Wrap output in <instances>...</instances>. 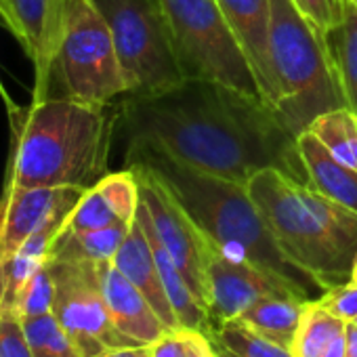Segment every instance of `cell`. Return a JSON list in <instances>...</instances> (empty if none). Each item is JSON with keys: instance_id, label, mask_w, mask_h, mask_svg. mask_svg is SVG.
<instances>
[{"instance_id": "obj_1", "label": "cell", "mask_w": 357, "mask_h": 357, "mask_svg": "<svg viewBox=\"0 0 357 357\" xmlns=\"http://www.w3.org/2000/svg\"><path fill=\"white\" fill-rule=\"evenodd\" d=\"M124 160L158 151L190 168L248 183L278 168L309 185L296 135L259 95L204 78H185L162 93H126L116 103Z\"/></svg>"}, {"instance_id": "obj_2", "label": "cell", "mask_w": 357, "mask_h": 357, "mask_svg": "<svg viewBox=\"0 0 357 357\" xmlns=\"http://www.w3.org/2000/svg\"><path fill=\"white\" fill-rule=\"evenodd\" d=\"M47 97L9 116L5 185L91 190L107 174L116 109Z\"/></svg>"}, {"instance_id": "obj_3", "label": "cell", "mask_w": 357, "mask_h": 357, "mask_svg": "<svg viewBox=\"0 0 357 357\" xmlns=\"http://www.w3.org/2000/svg\"><path fill=\"white\" fill-rule=\"evenodd\" d=\"M124 164L149 168L185 208L213 250L286 280L309 301L324 292L284 255L246 183L190 168L158 151H139Z\"/></svg>"}, {"instance_id": "obj_4", "label": "cell", "mask_w": 357, "mask_h": 357, "mask_svg": "<svg viewBox=\"0 0 357 357\" xmlns=\"http://www.w3.org/2000/svg\"><path fill=\"white\" fill-rule=\"evenodd\" d=\"M246 188L284 255L324 292L351 282L357 259L355 213L278 168L257 172Z\"/></svg>"}, {"instance_id": "obj_5", "label": "cell", "mask_w": 357, "mask_h": 357, "mask_svg": "<svg viewBox=\"0 0 357 357\" xmlns=\"http://www.w3.org/2000/svg\"><path fill=\"white\" fill-rule=\"evenodd\" d=\"M271 66L275 112L296 137L319 114L347 105L326 34L292 0H271Z\"/></svg>"}, {"instance_id": "obj_6", "label": "cell", "mask_w": 357, "mask_h": 357, "mask_svg": "<svg viewBox=\"0 0 357 357\" xmlns=\"http://www.w3.org/2000/svg\"><path fill=\"white\" fill-rule=\"evenodd\" d=\"M53 84L57 97L89 105H112L128 93L109 26L93 0H66L49 93Z\"/></svg>"}, {"instance_id": "obj_7", "label": "cell", "mask_w": 357, "mask_h": 357, "mask_svg": "<svg viewBox=\"0 0 357 357\" xmlns=\"http://www.w3.org/2000/svg\"><path fill=\"white\" fill-rule=\"evenodd\" d=\"M109 26L132 95L162 93L188 76L181 68L162 0H93Z\"/></svg>"}, {"instance_id": "obj_8", "label": "cell", "mask_w": 357, "mask_h": 357, "mask_svg": "<svg viewBox=\"0 0 357 357\" xmlns=\"http://www.w3.org/2000/svg\"><path fill=\"white\" fill-rule=\"evenodd\" d=\"M162 7L188 78H204L263 97L217 0H162Z\"/></svg>"}, {"instance_id": "obj_9", "label": "cell", "mask_w": 357, "mask_h": 357, "mask_svg": "<svg viewBox=\"0 0 357 357\" xmlns=\"http://www.w3.org/2000/svg\"><path fill=\"white\" fill-rule=\"evenodd\" d=\"M49 269L55 284L53 315L70 334L82 357L132 344L112 324L101 292L99 263L49 261Z\"/></svg>"}, {"instance_id": "obj_10", "label": "cell", "mask_w": 357, "mask_h": 357, "mask_svg": "<svg viewBox=\"0 0 357 357\" xmlns=\"http://www.w3.org/2000/svg\"><path fill=\"white\" fill-rule=\"evenodd\" d=\"M141 183V208L155 234V238L170 252L178 269L183 271L188 284L196 292L198 301L206 307V263L211 246L185 208L178 204L172 192L160 178L141 164H130Z\"/></svg>"}, {"instance_id": "obj_11", "label": "cell", "mask_w": 357, "mask_h": 357, "mask_svg": "<svg viewBox=\"0 0 357 357\" xmlns=\"http://www.w3.org/2000/svg\"><path fill=\"white\" fill-rule=\"evenodd\" d=\"M206 305L213 321V330L229 319H236L242 311L267 296H294L309 301L286 280L246 261H234L221 252H208L206 263Z\"/></svg>"}, {"instance_id": "obj_12", "label": "cell", "mask_w": 357, "mask_h": 357, "mask_svg": "<svg viewBox=\"0 0 357 357\" xmlns=\"http://www.w3.org/2000/svg\"><path fill=\"white\" fill-rule=\"evenodd\" d=\"M86 190L80 188H20L5 185L0 198V261L51 223L68 221Z\"/></svg>"}, {"instance_id": "obj_13", "label": "cell", "mask_w": 357, "mask_h": 357, "mask_svg": "<svg viewBox=\"0 0 357 357\" xmlns=\"http://www.w3.org/2000/svg\"><path fill=\"white\" fill-rule=\"evenodd\" d=\"M66 0H0V17L34 63L32 101L49 97Z\"/></svg>"}, {"instance_id": "obj_14", "label": "cell", "mask_w": 357, "mask_h": 357, "mask_svg": "<svg viewBox=\"0 0 357 357\" xmlns=\"http://www.w3.org/2000/svg\"><path fill=\"white\" fill-rule=\"evenodd\" d=\"M234 30L263 99L275 109L278 82L271 66V0H217Z\"/></svg>"}, {"instance_id": "obj_15", "label": "cell", "mask_w": 357, "mask_h": 357, "mask_svg": "<svg viewBox=\"0 0 357 357\" xmlns=\"http://www.w3.org/2000/svg\"><path fill=\"white\" fill-rule=\"evenodd\" d=\"M99 282L112 324L126 340L151 344L168 332L143 292L112 261L99 263Z\"/></svg>"}, {"instance_id": "obj_16", "label": "cell", "mask_w": 357, "mask_h": 357, "mask_svg": "<svg viewBox=\"0 0 357 357\" xmlns=\"http://www.w3.org/2000/svg\"><path fill=\"white\" fill-rule=\"evenodd\" d=\"M112 263L143 292V296L149 301V305L153 307L158 317L166 324V328L176 330L178 328L176 315H174L168 294L164 290V284H162L151 246L147 242V236L137 219L132 221V225H130L122 246L118 248L116 257L112 259Z\"/></svg>"}, {"instance_id": "obj_17", "label": "cell", "mask_w": 357, "mask_h": 357, "mask_svg": "<svg viewBox=\"0 0 357 357\" xmlns=\"http://www.w3.org/2000/svg\"><path fill=\"white\" fill-rule=\"evenodd\" d=\"M309 188L357 215V170L336 160L309 130L296 137Z\"/></svg>"}, {"instance_id": "obj_18", "label": "cell", "mask_w": 357, "mask_h": 357, "mask_svg": "<svg viewBox=\"0 0 357 357\" xmlns=\"http://www.w3.org/2000/svg\"><path fill=\"white\" fill-rule=\"evenodd\" d=\"M132 223H114L93 231H59L51 248L49 261H76V263H105L112 261L122 246Z\"/></svg>"}, {"instance_id": "obj_19", "label": "cell", "mask_w": 357, "mask_h": 357, "mask_svg": "<svg viewBox=\"0 0 357 357\" xmlns=\"http://www.w3.org/2000/svg\"><path fill=\"white\" fill-rule=\"evenodd\" d=\"M303 305L305 301L294 296H267L250 305L236 319L290 349L301 324Z\"/></svg>"}, {"instance_id": "obj_20", "label": "cell", "mask_w": 357, "mask_h": 357, "mask_svg": "<svg viewBox=\"0 0 357 357\" xmlns=\"http://www.w3.org/2000/svg\"><path fill=\"white\" fill-rule=\"evenodd\" d=\"M326 38L338 70L347 107L357 114V7L353 3L347 0L342 22L328 32Z\"/></svg>"}, {"instance_id": "obj_21", "label": "cell", "mask_w": 357, "mask_h": 357, "mask_svg": "<svg viewBox=\"0 0 357 357\" xmlns=\"http://www.w3.org/2000/svg\"><path fill=\"white\" fill-rule=\"evenodd\" d=\"M336 160L357 170V114L351 107H336L319 114L307 128Z\"/></svg>"}, {"instance_id": "obj_22", "label": "cell", "mask_w": 357, "mask_h": 357, "mask_svg": "<svg viewBox=\"0 0 357 357\" xmlns=\"http://www.w3.org/2000/svg\"><path fill=\"white\" fill-rule=\"evenodd\" d=\"M347 321L324 311L313 298L305 301L301 324L292 340V357H324L328 347L344 334Z\"/></svg>"}, {"instance_id": "obj_23", "label": "cell", "mask_w": 357, "mask_h": 357, "mask_svg": "<svg viewBox=\"0 0 357 357\" xmlns=\"http://www.w3.org/2000/svg\"><path fill=\"white\" fill-rule=\"evenodd\" d=\"M213 336L219 347L234 357H292L288 347H282L280 342L259 334L240 319L219 324L213 330Z\"/></svg>"}, {"instance_id": "obj_24", "label": "cell", "mask_w": 357, "mask_h": 357, "mask_svg": "<svg viewBox=\"0 0 357 357\" xmlns=\"http://www.w3.org/2000/svg\"><path fill=\"white\" fill-rule=\"evenodd\" d=\"M151 357H225L213 332L176 328L151 342Z\"/></svg>"}, {"instance_id": "obj_25", "label": "cell", "mask_w": 357, "mask_h": 357, "mask_svg": "<svg viewBox=\"0 0 357 357\" xmlns=\"http://www.w3.org/2000/svg\"><path fill=\"white\" fill-rule=\"evenodd\" d=\"M24 330L34 357H82L53 313L24 319Z\"/></svg>"}, {"instance_id": "obj_26", "label": "cell", "mask_w": 357, "mask_h": 357, "mask_svg": "<svg viewBox=\"0 0 357 357\" xmlns=\"http://www.w3.org/2000/svg\"><path fill=\"white\" fill-rule=\"evenodd\" d=\"M116 217L124 223H132L137 217V208L141 204V183L132 168H124L118 172H107L95 185Z\"/></svg>"}, {"instance_id": "obj_27", "label": "cell", "mask_w": 357, "mask_h": 357, "mask_svg": "<svg viewBox=\"0 0 357 357\" xmlns=\"http://www.w3.org/2000/svg\"><path fill=\"white\" fill-rule=\"evenodd\" d=\"M114 223H120L116 213L109 208V204L103 200L97 188H91L82 194L74 211L70 213L63 231H93L103 229Z\"/></svg>"}, {"instance_id": "obj_28", "label": "cell", "mask_w": 357, "mask_h": 357, "mask_svg": "<svg viewBox=\"0 0 357 357\" xmlns=\"http://www.w3.org/2000/svg\"><path fill=\"white\" fill-rule=\"evenodd\" d=\"M53 301H55V284L47 263L40 269H36L34 275L22 288L17 298V317L24 321V319L53 313Z\"/></svg>"}, {"instance_id": "obj_29", "label": "cell", "mask_w": 357, "mask_h": 357, "mask_svg": "<svg viewBox=\"0 0 357 357\" xmlns=\"http://www.w3.org/2000/svg\"><path fill=\"white\" fill-rule=\"evenodd\" d=\"M324 311L330 315L351 324L357 319V284L347 282L340 286H334L326 292H321L317 298H313Z\"/></svg>"}, {"instance_id": "obj_30", "label": "cell", "mask_w": 357, "mask_h": 357, "mask_svg": "<svg viewBox=\"0 0 357 357\" xmlns=\"http://www.w3.org/2000/svg\"><path fill=\"white\" fill-rule=\"evenodd\" d=\"M347 0H292V5L324 34L332 32L344 15Z\"/></svg>"}, {"instance_id": "obj_31", "label": "cell", "mask_w": 357, "mask_h": 357, "mask_svg": "<svg viewBox=\"0 0 357 357\" xmlns=\"http://www.w3.org/2000/svg\"><path fill=\"white\" fill-rule=\"evenodd\" d=\"M0 357H34L20 317L0 315Z\"/></svg>"}, {"instance_id": "obj_32", "label": "cell", "mask_w": 357, "mask_h": 357, "mask_svg": "<svg viewBox=\"0 0 357 357\" xmlns=\"http://www.w3.org/2000/svg\"><path fill=\"white\" fill-rule=\"evenodd\" d=\"M93 357H151V344H126L114 347Z\"/></svg>"}, {"instance_id": "obj_33", "label": "cell", "mask_w": 357, "mask_h": 357, "mask_svg": "<svg viewBox=\"0 0 357 357\" xmlns=\"http://www.w3.org/2000/svg\"><path fill=\"white\" fill-rule=\"evenodd\" d=\"M344 357H357V326L353 324H347V330H344Z\"/></svg>"}, {"instance_id": "obj_34", "label": "cell", "mask_w": 357, "mask_h": 357, "mask_svg": "<svg viewBox=\"0 0 357 357\" xmlns=\"http://www.w3.org/2000/svg\"><path fill=\"white\" fill-rule=\"evenodd\" d=\"M0 97H3V101H5V105H7L9 116H11V114H15V112L20 109V105H15V101L11 99V95H9V93H7V89L3 86V80H0Z\"/></svg>"}, {"instance_id": "obj_35", "label": "cell", "mask_w": 357, "mask_h": 357, "mask_svg": "<svg viewBox=\"0 0 357 357\" xmlns=\"http://www.w3.org/2000/svg\"><path fill=\"white\" fill-rule=\"evenodd\" d=\"M351 282L357 284V259H355V265H353V273H351Z\"/></svg>"}, {"instance_id": "obj_36", "label": "cell", "mask_w": 357, "mask_h": 357, "mask_svg": "<svg viewBox=\"0 0 357 357\" xmlns=\"http://www.w3.org/2000/svg\"><path fill=\"white\" fill-rule=\"evenodd\" d=\"M349 3H353V5H355V7H357V0H349Z\"/></svg>"}, {"instance_id": "obj_37", "label": "cell", "mask_w": 357, "mask_h": 357, "mask_svg": "<svg viewBox=\"0 0 357 357\" xmlns=\"http://www.w3.org/2000/svg\"><path fill=\"white\" fill-rule=\"evenodd\" d=\"M223 353H225V357H234V355H229V353H227V351H223Z\"/></svg>"}, {"instance_id": "obj_38", "label": "cell", "mask_w": 357, "mask_h": 357, "mask_svg": "<svg viewBox=\"0 0 357 357\" xmlns=\"http://www.w3.org/2000/svg\"><path fill=\"white\" fill-rule=\"evenodd\" d=\"M351 324H353V326H357V319H355V321H351Z\"/></svg>"}]
</instances>
